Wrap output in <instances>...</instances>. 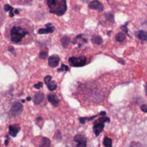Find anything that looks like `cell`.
<instances>
[{
	"instance_id": "cell-9",
	"label": "cell",
	"mask_w": 147,
	"mask_h": 147,
	"mask_svg": "<svg viewBox=\"0 0 147 147\" xmlns=\"http://www.w3.org/2000/svg\"><path fill=\"white\" fill-rule=\"evenodd\" d=\"M60 58L57 55H53L48 59V64L52 68H55L58 65Z\"/></svg>"
},
{
	"instance_id": "cell-16",
	"label": "cell",
	"mask_w": 147,
	"mask_h": 147,
	"mask_svg": "<svg viewBox=\"0 0 147 147\" xmlns=\"http://www.w3.org/2000/svg\"><path fill=\"white\" fill-rule=\"evenodd\" d=\"M103 144L105 147H112V140L107 136L103 138Z\"/></svg>"
},
{
	"instance_id": "cell-14",
	"label": "cell",
	"mask_w": 147,
	"mask_h": 147,
	"mask_svg": "<svg viewBox=\"0 0 147 147\" xmlns=\"http://www.w3.org/2000/svg\"><path fill=\"white\" fill-rule=\"evenodd\" d=\"M137 36L138 38L142 41L147 40V32L144 30H140L137 33Z\"/></svg>"
},
{
	"instance_id": "cell-31",
	"label": "cell",
	"mask_w": 147,
	"mask_h": 147,
	"mask_svg": "<svg viewBox=\"0 0 147 147\" xmlns=\"http://www.w3.org/2000/svg\"><path fill=\"white\" fill-rule=\"evenodd\" d=\"M51 22H49V23L45 24V26H47V28H49V27H50L49 26H51Z\"/></svg>"
},
{
	"instance_id": "cell-25",
	"label": "cell",
	"mask_w": 147,
	"mask_h": 147,
	"mask_svg": "<svg viewBox=\"0 0 147 147\" xmlns=\"http://www.w3.org/2000/svg\"><path fill=\"white\" fill-rule=\"evenodd\" d=\"M42 86V82H39L38 83L34 85V87L35 88H37V89H40Z\"/></svg>"
},
{
	"instance_id": "cell-7",
	"label": "cell",
	"mask_w": 147,
	"mask_h": 147,
	"mask_svg": "<svg viewBox=\"0 0 147 147\" xmlns=\"http://www.w3.org/2000/svg\"><path fill=\"white\" fill-rule=\"evenodd\" d=\"M88 7L94 10H96L99 12L103 11V7L102 4L98 1H92L88 3Z\"/></svg>"
},
{
	"instance_id": "cell-18",
	"label": "cell",
	"mask_w": 147,
	"mask_h": 147,
	"mask_svg": "<svg viewBox=\"0 0 147 147\" xmlns=\"http://www.w3.org/2000/svg\"><path fill=\"white\" fill-rule=\"evenodd\" d=\"M3 9H4V10L6 11H9V16L10 17H13L14 16V13H13V10H14V9L11 6H10L8 4H6L4 5Z\"/></svg>"
},
{
	"instance_id": "cell-6",
	"label": "cell",
	"mask_w": 147,
	"mask_h": 147,
	"mask_svg": "<svg viewBox=\"0 0 147 147\" xmlns=\"http://www.w3.org/2000/svg\"><path fill=\"white\" fill-rule=\"evenodd\" d=\"M74 141L77 142L76 147H86L87 139L82 134H78L74 137Z\"/></svg>"
},
{
	"instance_id": "cell-8",
	"label": "cell",
	"mask_w": 147,
	"mask_h": 147,
	"mask_svg": "<svg viewBox=\"0 0 147 147\" xmlns=\"http://www.w3.org/2000/svg\"><path fill=\"white\" fill-rule=\"evenodd\" d=\"M20 130L21 127L18 124L11 125L9 126V134L11 137H16Z\"/></svg>"
},
{
	"instance_id": "cell-3",
	"label": "cell",
	"mask_w": 147,
	"mask_h": 147,
	"mask_svg": "<svg viewBox=\"0 0 147 147\" xmlns=\"http://www.w3.org/2000/svg\"><path fill=\"white\" fill-rule=\"evenodd\" d=\"M110 121L109 118L107 117H102L98 118L94 122L93 131L96 137H98L100 133L103 131L105 127V123H109Z\"/></svg>"
},
{
	"instance_id": "cell-17",
	"label": "cell",
	"mask_w": 147,
	"mask_h": 147,
	"mask_svg": "<svg viewBox=\"0 0 147 147\" xmlns=\"http://www.w3.org/2000/svg\"><path fill=\"white\" fill-rule=\"evenodd\" d=\"M115 38V40L117 41L122 42L123 40H125V35L123 33L120 32H118V33H117L116 34Z\"/></svg>"
},
{
	"instance_id": "cell-33",
	"label": "cell",
	"mask_w": 147,
	"mask_h": 147,
	"mask_svg": "<svg viewBox=\"0 0 147 147\" xmlns=\"http://www.w3.org/2000/svg\"><path fill=\"white\" fill-rule=\"evenodd\" d=\"M31 99V97H30V96H28L27 98H26V100H30Z\"/></svg>"
},
{
	"instance_id": "cell-2",
	"label": "cell",
	"mask_w": 147,
	"mask_h": 147,
	"mask_svg": "<svg viewBox=\"0 0 147 147\" xmlns=\"http://www.w3.org/2000/svg\"><path fill=\"white\" fill-rule=\"evenodd\" d=\"M47 5L49 7V11L57 16H62L67 10L66 1L65 0H49L47 1Z\"/></svg>"
},
{
	"instance_id": "cell-28",
	"label": "cell",
	"mask_w": 147,
	"mask_h": 147,
	"mask_svg": "<svg viewBox=\"0 0 147 147\" xmlns=\"http://www.w3.org/2000/svg\"><path fill=\"white\" fill-rule=\"evenodd\" d=\"M9 140H10V138H9V136H7V135H6V140H5V145H6V146H7L8 145V144H9Z\"/></svg>"
},
{
	"instance_id": "cell-15",
	"label": "cell",
	"mask_w": 147,
	"mask_h": 147,
	"mask_svg": "<svg viewBox=\"0 0 147 147\" xmlns=\"http://www.w3.org/2000/svg\"><path fill=\"white\" fill-rule=\"evenodd\" d=\"M91 41L97 45H100L102 43L103 40L99 36H93L91 38Z\"/></svg>"
},
{
	"instance_id": "cell-10",
	"label": "cell",
	"mask_w": 147,
	"mask_h": 147,
	"mask_svg": "<svg viewBox=\"0 0 147 147\" xmlns=\"http://www.w3.org/2000/svg\"><path fill=\"white\" fill-rule=\"evenodd\" d=\"M44 95L41 92H36L33 98V102L35 104H40L44 99Z\"/></svg>"
},
{
	"instance_id": "cell-30",
	"label": "cell",
	"mask_w": 147,
	"mask_h": 147,
	"mask_svg": "<svg viewBox=\"0 0 147 147\" xmlns=\"http://www.w3.org/2000/svg\"><path fill=\"white\" fill-rule=\"evenodd\" d=\"M106 114V113L105 111H101L99 113V115H105Z\"/></svg>"
},
{
	"instance_id": "cell-1",
	"label": "cell",
	"mask_w": 147,
	"mask_h": 147,
	"mask_svg": "<svg viewBox=\"0 0 147 147\" xmlns=\"http://www.w3.org/2000/svg\"><path fill=\"white\" fill-rule=\"evenodd\" d=\"M6 31L11 42L17 44H23L24 40L32 38L33 33L32 29L27 24L18 22L10 25L7 28Z\"/></svg>"
},
{
	"instance_id": "cell-22",
	"label": "cell",
	"mask_w": 147,
	"mask_h": 147,
	"mask_svg": "<svg viewBox=\"0 0 147 147\" xmlns=\"http://www.w3.org/2000/svg\"><path fill=\"white\" fill-rule=\"evenodd\" d=\"M47 56H48V54L45 51H41L39 53V57L41 59H42V60L46 59Z\"/></svg>"
},
{
	"instance_id": "cell-34",
	"label": "cell",
	"mask_w": 147,
	"mask_h": 147,
	"mask_svg": "<svg viewBox=\"0 0 147 147\" xmlns=\"http://www.w3.org/2000/svg\"><path fill=\"white\" fill-rule=\"evenodd\" d=\"M22 102H25V100L22 99Z\"/></svg>"
},
{
	"instance_id": "cell-26",
	"label": "cell",
	"mask_w": 147,
	"mask_h": 147,
	"mask_svg": "<svg viewBox=\"0 0 147 147\" xmlns=\"http://www.w3.org/2000/svg\"><path fill=\"white\" fill-rule=\"evenodd\" d=\"M126 26H127V23L125 24L124 25H122V26L121 27V29L124 32H125V33H127V29Z\"/></svg>"
},
{
	"instance_id": "cell-4",
	"label": "cell",
	"mask_w": 147,
	"mask_h": 147,
	"mask_svg": "<svg viewBox=\"0 0 147 147\" xmlns=\"http://www.w3.org/2000/svg\"><path fill=\"white\" fill-rule=\"evenodd\" d=\"M87 61L86 56L71 57L68 59V63L71 66L74 67H79L85 65Z\"/></svg>"
},
{
	"instance_id": "cell-12",
	"label": "cell",
	"mask_w": 147,
	"mask_h": 147,
	"mask_svg": "<svg viewBox=\"0 0 147 147\" xmlns=\"http://www.w3.org/2000/svg\"><path fill=\"white\" fill-rule=\"evenodd\" d=\"M48 99L49 102H51L54 106L57 105V104L59 102V99L55 94H49L48 95Z\"/></svg>"
},
{
	"instance_id": "cell-27",
	"label": "cell",
	"mask_w": 147,
	"mask_h": 147,
	"mask_svg": "<svg viewBox=\"0 0 147 147\" xmlns=\"http://www.w3.org/2000/svg\"><path fill=\"white\" fill-rule=\"evenodd\" d=\"M141 109L145 113H147V105H142L141 106Z\"/></svg>"
},
{
	"instance_id": "cell-5",
	"label": "cell",
	"mask_w": 147,
	"mask_h": 147,
	"mask_svg": "<svg viewBox=\"0 0 147 147\" xmlns=\"http://www.w3.org/2000/svg\"><path fill=\"white\" fill-rule=\"evenodd\" d=\"M23 110L22 105L21 103L18 102H14L10 110V114L12 117H16L18 115H20L22 112Z\"/></svg>"
},
{
	"instance_id": "cell-32",
	"label": "cell",
	"mask_w": 147,
	"mask_h": 147,
	"mask_svg": "<svg viewBox=\"0 0 147 147\" xmlns=\"http://www.w3.org/2000/svg\"><path fill=\"white\" fill-rule=\"evenodd\" d=\"M14 13H16V14H19L20 11H19L18 9H15V10H14Z\"/></svg>"
},
{
	"instance_id": "cell-20",
	"label": "cell",
	"mask_w": 147,
	"mask_h": 147,
	"mask_svg": "<svg viewBox=\"0 0 147 147\" xmlns=\"http://www.w3.org/2000/svg\"><path fill=\"white\" fill-rule=\"evenodd\" d=\"M98 115H94L92 117H91L90 118H87V117H82V118H79V121H80V123H82V124H84L86 123V121H91L92 119H93L94 118H96Z\"/></svg>"
},
{
	"instance_id": "cell-13",
	"label": "cell",
	"mask_w": 147,
	"mask_h": 147,
	"mask_svg": "<svg viewBox=\"0 0 147 147\" xmlns=\"http://www.w3.org/2000/svg\"><path fill=\"white\" fill-rule=\"evenodd\" d=\"M55 29V26H50L49 28H47L46 29L44 28H41L40 29H38V34H46V33H52Z\"/></svg>"
},
{
	"instance_id": "cell-23",
	"label": "cell",
	"mask_w": 147,
	"mask_h": 147,
	"mask_svg": "<svg viewBox=\"0 0 147 147\" xmlns=\"http://www.w3.org/2000/svg\"><path fill=\"white\" fill-rule=\"evenodd\" d=\"M68 71V67L67 65H64V64H61V67L60 68H59L57 69V72H61L63 71Z\"/></svg>"
},
{
	"instance_id": "cell-11",
	"label": "cell",
	"mask_w": 147,
	"mask_h": 147,
	"mask_svg": "<svg viewBox=\"0 0 147 147\" xmlns=\"http://www.w3.org/2000/svg\"><path fill=\"white\" fill-rule=\"evenodd\" d=\"M51 141L48 137H43L41 140V142L39 144V147H50Z\"/></svg>"
},
{
	"instance_id": "cell-19",
	"label": "cell",
	"mask_w": 147,
	"mask_h": 147,
	"mask_svg": "<svg viewBox=\"0 0 147 147\" xmlns=\"http://www.w3.org/2000/svg\"><path fill=\"white\" fill-rule=\"evenodd\" d=\"M61 44H62L63 47L64 48H67V46L68 45L69 42V38L67 37V36L63 37L61 39Z\"/></svg>"
},
{
	"instance_id": "cell-29",
	"label": "cell",
	"mask_w": 147,
	"mask_h": 147,
	"mask_svg": "<svg viewBox=\"0 0 147 147\" xmlns=\"http://www.w3.org/2000/svg\"><path fill=\"white\" fill-rule=\"evenodd\" d=\"M9 51L12 52L13 53H14L16 54V53L14 52V48H13V47H11V46H10V47H9Z\"/></svg>"
},
{
	"instance_id": "cell-24",
	"label": "cell",
	"mask_w": 147,
	"mask_h": 147,
	"mask_svg": "<svg viewBox=\"0 0 147 147\" xmlns=\"http://www.w3.org/2000/svg\"><path fill=\"white\" fill-rule=\"evenodd\" d=\"M51 78L52 77L50 76V75H47L44 78V82H45V83L47 85L48 84L51 82Z\"/></svg>"
},
{
	"instance_id": "cell-21",
	"label": "cell",
	"mask_w": 147,
	"mask_h": 147,
	"mask_svg": "<svg viewBox=\"0 0 147 147\" xmlns=\"http://www.w3.org/2000/svg\"><path fill=\"white\" fill-rule=\"evenodd\" d=\"M47 87L50 91H53L57 88V84L55 81H51L48 84H47Z\"/></svg>"
}]
</instances>
